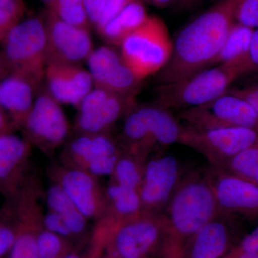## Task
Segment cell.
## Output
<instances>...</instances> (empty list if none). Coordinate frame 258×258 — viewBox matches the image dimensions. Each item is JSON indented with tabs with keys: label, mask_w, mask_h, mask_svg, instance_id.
<instances>
[{
	"label": "cell",
	"mask_w": 258,
	"mask_h": 258,
	"mask_svg": "<svg viewBox=\"0 0 258 258\" xmlns=\"http://www.w3.org/2000/svg\"><path fill=\"white\" fill-rule=\"evenodd\" d=\"M29 149L26 139L12 133L0 136V189L5 192H13L16 189Z\"/></svg>",
	"instance_id": "cell-20"
},
{
	"label": "cell",
	"mask_w": 258,
	"mask_h": 258,
	"mask_svg": "<svg viewBox=\"0 0 258 258\" xmlns=\"http://www.w3.org/2000/svg\"><path fill=\"white\" fill-rule=\"evenodd\" d=\"M177 0H149L151 4L158 8H166L172 5H175Z\"/></svg>",
	"instance_id": "cell-42"
},
{
	"label": "cell",
	"mask_w": 258,
	"mask_h": 258,
	"mask_svg": "<svg viewBox=\"0 0 258 258\" xmlns=\"http://www.w3.org/2000/svg\"><path fill=\"white\" fill-rule=\"evenodd\" d=\"M238 258H258V254H242Z\"/></svg>",
	"instance_id": "cell-45"
},
{
	"label": "cell",
	"mask_w": 258,
	"mask_h": 258,
	"mask_svg": "<svg viewBox=\"0 0 258 258\" xmlns=\"http://www.w3.org/2000/svg\"><path fill=\"white\" fill-rule=\"evenodd\" d=\"M62 258H83L81 255L77 252H69L68 253L64 254L63 257Z\"/></svg>",
	"instance_id": "cell-43"
},
{
	"label": "cell",
	"mask_w": 258,
	"mask_h": 258,
	"mask_svg": "<svg viewBox=\"0 0 258 258\" xmlns=\"http://www.w3.org/2000/svg\"><path fill=\"white\" fill-rule=\"evenodd\" d=\"M60 186L81 213L86 218L94 217L100 210L99 197L91 174L74 169L64 173Z\"/></svg>",
	"instance_id": "cell-21"
},
{
	"label": "cell",
	"mask_w": 258,
	"mask_h": 258,
	"mask_svg": "<svg viewBox=\"0 0 258 258\" xmlns=\"http://www.w3.org/2000/svg\"><path fill=\"white\" fill-rule=\"evenodd\" d=\"M177 118L196 130L247 128L258 132L254 108L242 98L227 93L202 106L179 111Z\"/></svg>",
	"instance_id": "cell-9"
},
{
	"label": "cell",
	"mask_w": 258,
	"mask_h": 258,
	"mask_svg": "<svg viewBox=\"0 0 258 258\" xmlns=\"http://www.w3.org/2000/svg\"><path fill=\"white\" fill-rule=\"evenodd\" d=\"M47 203L50 211L63 219L72 236L82 233L86 227V217L75 206L60 184L52 185L47 194Z\"/></svg>",
	"instance_id": "cell-23"
},
{
	"label": "cell",
	"mask_w": 258,
	"mask_h": 258,
	"mask_svg": "<svg viewBox=\"0 0 258 258\" xmlns=\"http://www.w3.org/2000/svg\"><path fill=\"white\" fill-rule=\"evenodd\" d=\"M201 1L202 0H177L175 5L179 10H189Z\"/></svg>",
	"instance_id": "cell-41"
},
{
	"label": "cell",
	"mask_w": 258,
	"mask_h": 258,
	"mask_svg": "<svg viewBox=\"0 0 258 258\" xmlns=\"http://www.w3.org/2000/svg\"><path fill=\"white\" fill-rule=\"evenodd\" d=\"M227 93L242 98L254 108L258 114V81L244 87H230Z\"/></svg>",
	"instance_id": "cell-35"
},
{
	"label": "cell",
	"mask_w": 258,
	"mask_h": 258,
	"mask_svg": "<svg viewBox=\"0 0 258 258\" xmlns=\"http://www.w3.org/2000/svg\"><path fill=\"white\" fill-rule=\"evenodd\" d=\"M44 81L47 91L56 101L77 107L94 87L89 71L76 64H46Z\"/></svg>",
	"instance_id": "cell-17"
},
{
	"label": "cell",
	"mask_w": 258,
	"mask_h": 258,
	"mask_svg": "<svg viewBox=\"0 0 258 258\" xmlns=\"http://www.w3.org/2000/svg\"><path fill=\"white\" fill-rule=\"evenodd\" d=\"M183 125L170 110L157 103L135 105L125 115L123 127L129 149L150 154L178 143Z\"/></svg>",
	"instance_id": "cell-7"
},
{
	"label": "cell",
	"mask_w": 258,
	"mask_h": 258,
	"mask_svg": "<svg viewBox=\"0 0 258 258\" xmlns=\"http://www.w3.org/2000/svg\"><path fill=\"white\" fill-rule=\"evenodd\" d=\"M42 1L46 5V6H48V5H50L54 0H42Z\"/></svg>",
	"instance_id": "cell-46"
},
{
	"label": "cell",
	"mask_w": 258,
	"mask_h": 258,
	"mask_svg": "<svg viewBox=\"0 0 258 258\" xmlns=\"http://www.w3.org/2000/svg\"><path fill=\"white\" fill-rule=\"evenodd\" d=\"M25 11L24 0H0V43L8 32L23 20Z\"/></svg>",
	"instance_id": "cell-30"
},
{
	"label": "cell",
	"mask_w": 258,
	"mask_h": 258,
	"mask_svg": "<svg viewBox=\"0 0 258 258\" xmlns=\"http://www.w3.org/2000/svg\"><path fill=\"white\" fill-rule=\"evenodd\" d=\"M136 104L134 95H120L94 87L78 107L79 113L76 126L81 134L106 133Z\"/></svg>",
	"instance_id": "cell-12"
},
{
	"label": "cell",
	"mask_w": 258,
	"mask_h": 258,
	"mask_svg": "<svg viewBox=\"0 0 258 258\" xmlns=\"http://www.w3.org/2000/svg\"><path fill=\"white\" fill-rule=\"evenodd\" d=\"M246 74L258 72V28L254 29L246 58Z\"/></svg>",
	"instance_id": "cell-37"
},
{
	"label": "cell",
	"mask_w": 258,
	"mask_h": 258,
	"mask_svg": "<svg viewBox=\"0 0 258 258\" xmlns=\"http://www.w3.org/2000/svg\"><path fill=\"white\" fill-rule=\"evenodd\" d=\"M134 1L135 0H107L99 20L95 26L97 32H99L112 18Z\"/></svg>",
	"instance_id": "cell-33"
},
{
	"label": "cell",
	"mask_w": 258,
	"mask_h": 258,
	"mask_svg": "<svg viewBox=\"0 0 258 258\" xmlns=\"http://www.w3.org/2000/svg\"><path fill=\"white\" fill-rule=\"evenodd\" d=\"M258 186V146L246 149L217 168Z\"/></svg>",
	"instance_id": "cell-27"
},
{
	"label": "cell",
	"mask_w": 258,
	"mask_h": 258,
	"mask_svg": "<svg viewBox=\"0 0 258 258\" xmlns=\"http://www.w3.org/2000/svg\"><path fill=\"white\" fill-rule=\"evenodd\" d=\"M47 8L64 23L79 28L91 27L84 0H54Z\"/></svg>",
	"instance_id": "cell-28"
},
{
	"label": "cell",
	"mask_w": 258,
	"mask_h": 258,
	"mask_svg": "<svg viewBox=\"0 0 258 258\" xmlns=\"http://www.w3.org/2000/svg\"><path fill=\"white\" fill-rule=\"evenodd\" d=\"M43 81L23 72L10 73L0 79V104L15 126H23Z\"/></svg>",
	"instance_id": "cell-18"
},
{
	"label": "cell",
	"mask_w": 258,
	"mask_h": 258,
	"mask_svg": "<svg viewBox=\"0 0 258 258\" xmlns=\"http://www.w3.org/2000/svg\"><path fill=\"white\" fill-rule=\"evenodd\" d=\"M0 79L13 72L44 78L46 29L43 15L22 20L1 42Z\"/></svg>",
	"instance_id": "cell-5"
},
{
	"label": "cell",
	"mask_w": 258,
	"mask_h": 258,
	"mask_svg": "<svg viewBox=\"0 0 258 258\" xmlns=\"http://www.w3.org/2000/svg\"><path fill=\"white\" fill-rule=\"evenodd\" d=\"M241 0H217L181 28L172 40L171 57L155 75L157 86L187 79L213 66L235 22Z\"/></svg>",
	"instance_id": "cell-1"
},
{
	"label": "cell",
	"mask_w": 258,
	"mask_h": 258,
	"mask_svg": "<svg viewBox=\"0 0 258 258\" xmlns=\"http://www.w3.org/2000/svg\"><path fill=\"white\" fill-rule=\"evenodd\" d=\"M106 195L113 213L118 218L117 222L134 218L142 212L139 190L113 182L107 188Z\"/></svg>",
	"instance_id": "cell-24"
},
{
	"label": "cell",
	"mask_w": 258,
	"mask_h": 258,
	"mask_svg": "<svg viewBox=\"0 0 258 258\" xmlns=\"http://www.w3.org/2000/svg\"><path fill=\"white\" fill-rule=\"evenodd\" d=\"M125 64L139 79L157 74L171 57L172 40L164 22L150 16L119 45Z\"/></svg>",
	"instance_id": "cell-6"
},
{
	"label": "cell",
	"mask_w": 258,
	"mask_h": 258,
	"mask_svg": "<svg viewBox=\"0 0 258 258\" xmlns=\"http://www.w3.org/2000/svg\"><path fill=\"white\" fill-rule=\"evenodd\" d=\"M43 226L45 230L60 236L62 238L72 237L63 219L55 212L50 211L45 215L43 219Z\"/></svg>",
	"instance_id": "cell-34"
},
{
	"label": "cell",
	"mask_w": 258,
	"mask_h": 258,
	"mask_svg": "<svg viewBox=\"0 0 258 258\" xmlns=\"http://www.w3.org/2000/svg\"><path fill=\"white\" fill-rule=\"evenodd\" d=\"M205 173L220 213L247 220L258 219L257 186L211 166Z\"/></svg>",
	"instance_id": "cell-10"
},
{
	"label": "cell",
	"mask_w": 258,
	"mask_h": 258,
	"mask_svg": "<svg viewBox=\"0 0 258 258\" xmlns=\"http://www.w3.org/2000/svg\"><path fill=\"white\" fill-rule=\"evenodd\" d=\"M70 152L96 176L112 175L120 157L118 146L107 133L81 134L70 144Z\"/></svg>",
	"instance_id": "cell-19"
},
{
	"label": "cell",
	"mask_w": 258,
	"mask_h": 258,
	"mask_svg": "<svg viewBox=\"0 0 258 258\" xmlns=\"http://www.w3.org/2000/svg\"><path fill=\"white\" fill-rule=\"evenodd\" d=\"M219 213L215 195L203 172L181 176L165 210L168 237L186 242Z\"/></svg>",
	"instance_id": "cell-2"
},
{
	"label": "cell",
	"mask_w": 258,
	"mask_h": 258,
	"mask_svg": "<svg viewBox=\"0 0 258 258\" xmlns=\"http://www.w3.org/2000/svg\"><path fill=\"white\" fill-rule=\"evenodd\" d=\"M86 61L94 87L136 96L143 82L129 69L120 52L109 45L93 49Z\"/></svg>",
	"instance_id": "cell-15"
},
{
	"label": "cell",
	"mask_w": 258,
	"mask_h": 258,
	"mask_svg": "<svg viewBox=\"0 0 258 258\" xmlns=\"http://www.w3.org/2000/svg\"><path fill=\"white\" fill-rule=\"evenodd\" d=\"M106 2L107 0H84L88 18L93 26L98 23Z\"/></svg>",
	"instance_id": "cell-39"
},
{
	"label": "cell",
	"mask_w": 258,
	"mask_h": 258,
	"mask_svg": "<svg viewBox=\"0 0 258 258\" xmlns=\"http://www.w3.org/2000/svg\"><path fill=\"white\" fill-rule=\"evenodd\" d=\"M23 127L29 139L43 147H57L67 137V118L60 103L48 93L45 84L39 90Z\"/></svg>",
	"instance_id": "cell-14"
},
{
	"label": "cell",
	"mask_w": 258,
	"mask_h": 258,
	"mask_svg": "<svg viewBox=\"0 0 258 258\" xmlns=\"http://www.w3.org/2000/svg\"><path fill=\"white\" fill-rule=\"evenodd\" d=\"M5 112V110L0 104V136L11 133L12 125H13L7 118Z\"/></svg>",
	"instance_id": "cell-40"
},
{
	"label": "cell",
	"mask_w": 258,
	"mask_h": 258,
	"mask_svg": "<svg viewBox=\"0 0 258 258\" xmlns=\"http://www.w3.org/2000/svg\"><path fill=\"white\" fill-rule=\"evenodd\" d=\"M241 238L237 218L219 212L185 242L181 258H222Z\"/></svg>",
	"instance_id": "cell-16"
},
{
	"label": "cell",
	"mask_w": 258,
	"mask_h": 258,
	"mask_svg": "<svg viewBox=\"0 0 258 258\" xmlns=\"http://www.w3.org/2000/svg\"><path fill=\"white\" fill-rule=\"evenodd\" d=\"M243 63L217 64L182 81L158 86L155 103L179 112L205 104L225 94L232 83L245 74Z\"/></svg>",
	"instance_id": "cell-3"
},
{
	"label": "cell",
	"mask_w": 258,
	"mask_h": 258,
	"mask_svg": "<svg viewBox=\"0 0 258 258\" xmlns=\"http://www.w3.org/2000/svg\"><path fill=\"white\" fill-rule=\"evenodd\" d=\"M16 238V228L0 223V257L10 252Z\"/></svg>",
	"instance_id": "cell-36"
},
{
	"label": "cell",
	"mask_w": 258,
	"mask_h": 258,
	"mask_svg": "<svg viewBox=\"0 0 258 258\" xmlns=\"http://www.w3.org/2000/svg\"><path fill=\"white\" fill-rule=\"evenodd\" d=\"M184 243L167 237L159 258H181Z\"/></svg>",
	"instance_id": "cell-38"
},
{
	"label": "cell",
	"mask_w": 258,
	"mask_h": 258,
	"mask_svg": "<svg viewBox=\"0 0 258 258\" xmlns=\"http://www.w3.org/2000/svg\"><path fill=\"white\" fill-rule=\"evenodd\" d=\"M148 156L144 153L131 150L125 155H120L112 174L114 176V182L139 191Z\"/></svg>",
	"instance_id": "cell-26"
},
{
	"label": "cell",
	"mask_w": 258,
	"mask_h": 258,
	"mask_svg": "<svg viewBox=\"0 0 258 258\" xmlns=\"http://www.w3.org/2000/svg\"><path fill=\"white\" fill-rule=\"evenodd\" d=\"M46 29V64H80L92 52L89 29L64 23L49 9L43 14Z\"/></svg>",
	"instance_id": "cell-11"
},
{
	"label": "cell",
	"mask_w": 258,
	"mask_h": 258,
	"mask_svg": "<svg viewBox=\"0 0 258 258\" xmlns=\"http://www.w3.org/2000/svg\"><path fill=\"white\" fill-rule=\"evenodd\" d=\"M167 235L164 213L142 212L134 218L115 222L101 239L106 250L121 258H159Z\"/></svg>",
	"instance_id": "cell-4"
},
{
	"label": "cell",
	"mask_w": 258,
	"mask_h": 258,
	"mask_svg": "<svg viewBox=\"0 0 258 258\" xmlns=\"http://www.w3.org/2000/svg\"><path fill=\"white\" fill-rule=\"evenodd\" d=\"M103 258H121L119 256L117 255L113 252H111V251L106 250V254Z\"/></svg>",
	"instance_id": "cell-44"
},
{
	"label": "cell",
	"mask_w": 258,
	"mask_h": 258,
	"mask_svg": "<svg viewBox=\"0 0 258 258\" xmlns=\"http://www.w3.org/2000/svg\"><path fill=\"white\" fill-rule=\"evenodd\" d=\"M178 143L201 154L210 166L220 168L240 152L258 146V132L247 128L200 131L183 125Z\"/></svg>",
	"instance_id": "cell-8"
},
{
	"label": "cell",
	"mask_w": 258,
	"mask_h": 258,
	"mask_svg": "<svg viewBox=\"0 0 258 258\" xmlns=\"http://www.w3.org/2000/svg\"><path fill=\"white\" fill-rule=\"evenodd\" d=\"M235 22L247 28H258V0H241L235 13Z\"/></svg>",
	"instance_id": "cell-31"
},
{
	"label": "cell",
	"mask_w": 258,
	"mask_h": 258,
	"mask_svg": "<svg viewBox=\"0 0 258 258\" xmlns=\"http://www.w3.org/2000/svg\"><path fill=\"white\" fill-rule=\"evenodd\" d=\"M37 233L26 222H20L9 258H39Z\"/></svg>",
	"instance_id": "cell-29"
},
{
	"label": "cell",
	"mask_w": 258,
	"mask_h": 258,
	"mask_svg": "<svg viewBox=\"0 0 258 258\" xmlns=\"http://www.w3.org/2000/svg\"><path fill=\"white\" fill-rule=\"evenodd\" d=\"M149 17L143 0H135L112 18L98 33L108 45L119 46L125 37L142 26Z\"/></svg>",
	"instance_id": "cell-22"
},
{
	"label": "cell",
	"mask_w": 258,
	"mask_h": 258,
	"mask_svg": "<svg viewBox=\"0 0 258 258\" xmlns=\"http://www.w3.org/2000/svg\"><path fill=\"white\" fill-rule=\"evenodd\" d=\"M245 254H258V226L242 237L235 247L222 258H238Z\"/></svg>",
	"instance_id": "cell-32"
},
{
	"label": "cell",
	"mask_w": 258,
	"mask_h": 258,
	"mask_svg": "<svg viewBox=\"0 0 258 258\" xmlns=\"http://www.w3.org/2000/svg\"><path fill=\"white\" fill-rule=\"evenodd\" d=\"M181 176L179 161L174 156L161 152L148 160L139 190L142 212L164 213Z\"/></svg>",
	"instance_id": "cell-13"
},
{
	"label": "cell",
	"mask_w": 258,
	"mask_h": 258,
	"mask_svg": "<svg viewBox=\"0 0 258 258\" xmlns=\"http://www.w3.org/2000/svg\"><path fill=\"white\" fill-rule=\"evenodd\" d=\"M253 32V29L247 28L240 23L234 24L213 66L246 59Z\"/></svg>",
	"instance_id": "cell-25"
}]
</instances>
